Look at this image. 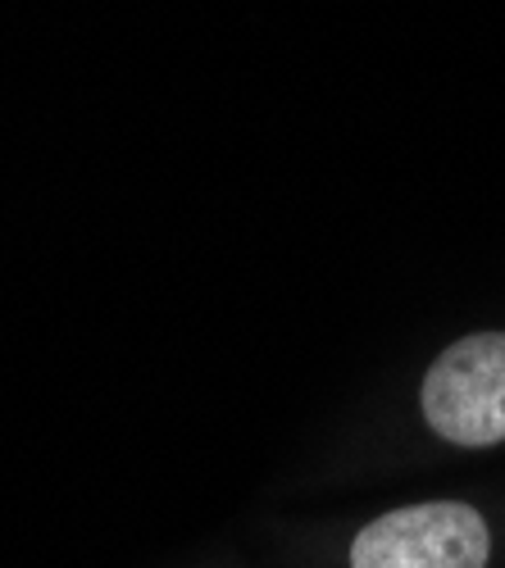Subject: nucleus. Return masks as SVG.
Segmentation results:
<instances>
[{
	"label": "nucleus",
	"instance_id": "f257e3e1",
	"mask_svg": "<svg viewBox=\"0 0 505 568\" xmlns=\"http://www.w3.org/2000/svg\"><path fill=\"white\" fill-rule=\"evenodd\" d=\"M424 414L455 446L505 442V333H478L442 351L424 377Z\"/></svg>",
	"mask_w": 505,
	"mask_h": 568
},
{
	"label": "nucleus",
	"instance_id": "f03ea898",
	"mask_svg": "<svg viewBox=\"0 0 505 568\" xmlns=\"http://www.w3.org/2000/svg\"><path fill=\"white\" fill-rule=\"evenodd\" d=\"M487 524L461 500H428L374 518L351 546V568H483Z\"/></svg>",
	"mask_w": 505,
	"mask_h": 568
}]
</instances>
